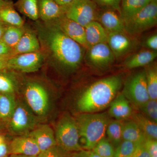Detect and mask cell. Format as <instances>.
Instances as JSON below:
<instances>
[{
  "instance_id": "e0dca14e",
  "label": "cell",
  "mask_w": 157,
  "mask_h": 157,
  "mask_svg": "<svg viewBox=\"0 0 157 157\" xmlns=\"http://www.w3.org/2000/svg\"><path fill=\"white\" fill-rule=\"evenodd\" d=\"M108 114L110 117L121 121L131 117L133 110L130 102L122 93L117 95L109 106Z\"/></svg>"
},
{
  "instance_id": "1f68e13d",
  "label": "cell",
  "mask_w": 157,
  "mask_h": 157,
  "mask_svg": "<svg viewBox=\"0 0 157 157\" xmlns=\"http://www.w3.org/2000/svg\"><path fill=\"white\" fill-rule=\"evenodd\" d=\"M92 151L102 157H113L115 152L114 147L106 137L100 140Z\"/></svg>"
},
{
  "instance_id": "ba28073f",
  "label": "cell",
  "mask_w": 157,
  "mask_h": 157,
  "mask_svg": "<svg viewBox=\"0 0 157 157\" xmlns=\"http://www.w3.org/2000/svg\"><path fill=\"white\" fill-rule=\"evenodd\" d=\"M98 10L94 0H73L67 6L65 15L85 27L96 21Z\"/></svg>"
},
{
  "instance_id": "c3c4849f",
  "label": "cell",
  "mask_w": 157,
  "mask_h": 157,
  "mask_svg": "<svg viewBox=\"0 0 157 157\" xmlns=\"http://www.w3.org/2000/svg\"><path fill=\"white\" fill-rule=\"evenodd\" d=\"M3 123L2 122H1L0 121V132H1V130H2V124ZM1 134V133H0Z\"/></svg>"
},
{
  "instance_id": "603a6c76",
  "label": "cell",
  "mask_w": 157,
  "mask_h": 157,
  "mask_svg": "<svg viewBox=\"0 0 157 157\" xmlns=\"http://www.w3.org/2000/svg\"><path fill=\"white\" fill-rule=\"evenodd\" d=\"M131 117L143 132L146 138L157 140V123L149 119L140 112L133 111Z\"/></svg>"
},
{
  "instance_id": "f6af8a7d",
  "label": "cell",
  "mask_w": 157,
  "mask_h": 157,
  "mask_svg": "<svg viewBox=\"0 0 157 157\" xmlns=\"http://www.w3.org/2000/svg\"><path fill=\"white\" fill-rule=\"evenodd\" d=\"M6 26H7V25L3 23L1 21H0V40H1V39H2Z\"/></svg>"
},
{
  "instance_id": "b9f144b4",
  "label": "cell",
  "mask_w": 157,
  "mask_h": 157,
  "mask_svg": "<svg viewBox=\"0 0 157 157\" xmlns=\"http://www.w3.org/2000/svg\"><path fill=\"white\" fill-rule=\"evenodd\" d=\"M14 55L10 54L0 56V70L7 69L8 61Z\"/></svg>"
},
{
  "instance_id": "7bdbcfd3",
  "label": "cell",
  "mask_w": 157,
  "mask_h": 157,
  "mask_svg": "<svg viewBox=\"0 0 157 157\" xmlns=\"http://www.w3.org/2000/svg\"><path fill=\"white\" fill-rule=\"evenodd\" d=\"M56 2L63 7H67L73 0H54Z\"/></svg>"
},
{
  "instance_id": "4316f807",
  "label": "cell",
  "mask_w": 157,
  "mask_h": 157,
  "mask_svg": "<svg viewBox=\"0 0 157 157\" xmlns=\"http://www.w3.org/2000/svg\"><path fill=\"white\" fill-rule=\"evenodd\" d=\"M25 30L24 26L7 25L1 40L13 50Z\"/></svg>"
},
{
  "instance_id": "e575fe53",
  "label": "cell",
  "mask_w": 157,
  "mask_h": 157,
  "mask_svg": "<svg viewBox=\"0 0 157 157\" xmlns=\"http://www.w3.org/2000/svg\"><path fill=\"white\" fill-rule=\"evenodd\" d=\"M68 153L56 144L46 150L40 152L36 157H69Z\"/></svg>"
},
{
  "instance_id": "7dc6e473",
  "label": "cell",
  "mask_w": 157,
  "mask_h": 157,
  "mask_svg": "<svg viewBox=\"0 0 157 157\" xmlns=\"http://www.w3.org/2000/svg\"><path fill=\"white\" fill-rule=\"evenodd\" d=\"M8 157H36V156H30L21 155H10Z\"/></svg>"
},
{
  "instance_id": "2e32d148",
  "label": "cell",
  "mask_w": 157,
  "mask_h": 157,
  "mask_svg": "<svg viewBox=\"0 0 157 157\" xmlns=\"http://www.w3.org/2000/svg\"><path fill=\"white\" fill-rule=\"evenodd\" d=\"M28 135L36 141L40 152L46 150L57 144L53 129L46 124L36 127Z\"/></svg>"
},
{
  "instance_id": "d4e9b609",
  "label": "cell",
  "mask_w": 157,
  "mask_h": 157,
  "mask_svg": "<svg viewBox=\"0 0 157 157\" xmlns=\"http://www.w3.org/2000/svg\"><path fill=\"white\" fill-rule=\"evenodd\" d=\"M17 101L14 94L0 93V121L8 122L14 113Z\"/></svg>"
},
{
  "instance_id": "6da1fadb",
  "label": "cell",
  "mask_w": 157,
  "mask_h": 157,
  "mask_svg": "<svg viewBox=\"0 0 157 157\" xmlns=\"http://www.w3.org/2000/svg\"><path fill=\"white\" fill-rule=\"evenodd\" d=\"M46 24L38 29L39 42L59 66L67 70H76L83 59V47L56 27Z\"/></svg>"
},
{
  "instance_id": "8fae6325",
  "label": "cell",
  "mask_w": 157,
  "mask_h": 157,
  "mask_svg": "<svg viewBox=\"0 0 157 157\" xmlns=\"http://www.w3.org/2000/svg\"><path fill=\"white\" fill-rule=\"evenodd\" d=\"M87 49L85 59L89 64L94 67H107L115 60V56L107 42L93 45Z\"/></svg>"
},
{
  "instance_id": "5b68a950",
  "label": "cell",
  "mask_w": 157,
  "mask_h": 157,
  "mask_svg": "<svg viewBox=\"0 0 157 157\" xmlns=\"http://www.w3.org/2000/svg\"><path fill=\"white\" fill-rule=\"evenodd\" d=\"M157 23V4L151 2L139 12L124 21L125 31L137 35L152 28Z\"/></svg>"
},
{
  "instance_id": "8992f818",
  "label": "cell",
  "mask_w": 157,
  "mask_h": 157,
  "mask_svg": "<svg viewBox=\"0 0 157 157\" xmlns=\"http://www.w3.org/2000/svg\"><path fill=\"white\" fill-rule=\"evenodd\" d=\"M8 128L11 133L18 135L28 134L36 127V114L27 104L17 102L16 108L8 122Z\"/></svg>"
},
{
  "instance_id": "cb8c5ba5",
  "label": "cell",
  "mask_w": 157,
  "mask_h": 157,
  "mask_svg": "<svg viewBox=\"0 0 157 157\" xmlns=\"http://www.w3.org/2000/svg\"><path fill=\"white\" fill-rule=\"evenodd\" d=\"M122 139L139 145L144 143L146 137L137 124L132 120L123 123Z\"/></svg>"
},
{
  "instance_id": "f907efd6",
  "label": "cell",
  "mask_w": 157,
  "mask_h": 157,
  "mask_svg": "<svg viewBox=\"0 0 157 157\" xmlns=\"http://www.w3.org/2000/svg\"><path fill=\"white\" fill-rule=\"evenodd\" d=\"M132 155H132L126 157H132Z\"/></svg>"
},
{
  "instance_id": "83f0119b",
  "label": "cell",
  "mask_w": 157,
  "mask_h": 157,
  "mask_svg": "<svg viewBox=\"0 0 157 157\" xmlns=\"http://www.w3.org/2000/svg\"><path fill=\"white\" fill-rule=\"evenodd\" d=\"M14 7L20 12L32 20L39 18L38 0H17Z\"/></svg>"
},
{
  "instance_id": "484cf974",
  "label": "cell",
  "mask_w": 157,
  "mask_h": 157,
  "mask_svg": "<svg viewBox=\"0 0 157 157\" xmlns=\"http://www.w3.org/2000/svg\"><path fill=\"white\" fill-rule=\"evenodd\" d=\"M151 2V0H121V15L123 21L129 19Z\"/></svg>"
},
{
  "instance_id": "ffe728a7",
  "label": "cell",
  "mask_w": 157,
  "mask_h": 157,
  "mask_svg": "<svg viewBox=\"0 0 157 157\" xmlns=\"http://www.w3.org/2000/svg\"><path fill=\"white\" fill-rule=\"evenodd\" d=\"M84 28L86 48L97 44L107 42L108 33L98 21H91Z\"/></svg>"
},
{
  "instance_id": "60d3db41",
  "label": "cell",
  "mask_w": 157,
  "mask_h": 157,
  "mask_svg": "<svg viewBox=\"0 0 157 157\" xmlns=\"http://www.w3.org/2000/svg\"><path fill=\"white\" fill-rule=\"evenodd\" d=\"M13 54V50L0 40V56L6 55Z\"/></svg>"
},
{
  "instance_id": "9a60e30c",
  "label": "cell",
  "mask_w": 157,
  "mask_h": 157,
  "mask_svg": "<svg viewBox=\"0 0 157 157\" xmlns=\"http://www.w3.org/2000/svg\"><path fill=\"white\" fill-rule=\"evenodd\" d=\"M107 43L115 58L126 55L133 45V42L126 33H109Z\"/></svg>"
},
{
  "instance_id": "7402d4cb",
  "label": "cell",
  "mask_w": 157,
  "mask_h": 157,
  "mask_svg": "<svg viewBox=\"0 0 157 157\" xmlns=\"http://www.w3.org/2000/svg\"><path fill=\"white\" fill-rule=\"evenodd\" d=\"M157 57V51L147 49L140 51L127 58L124 66L129 69L146 67L154 62Z\"/></svg>"
},
{
  "instance_id": "3957f363",
  "label": "cell",
  "mask_w": 157,
  "mask_h": 157,
  "mask_svg": "<svg viewBox=\"0 0 157 157\" xmlns=\"http://www.w3.org/2000/svg\"><path fill=\"white\" fill-rule=\"evenodd\" d=\"M108 113H82L76 118L80 143L84 150H92L106 136V130L111 120Z\"/></svg>"
},
{
  "instance_id": "7c38bea8",
  "label": "cell",
  "mask_w": 157,
  "mask_h": 157,
  "mask_svg": "<svg viewBox=\"0 0 157 157\" xmlns=\"http://www.w3.org/2000/svg\"><path fill=\"white\" fill-rule=\"evenodd\" d=\"M56 27L71 39L86 48L85 28L63 15L56 19L45 22Z\"/></svg>"
},
{
  "instance_id": "d590c367",
  "label": "cell",
  "mask_w": 157,
  "mask_h": 157,
  "mask_svg": "<svg viewBox=\"0 0 157 157\" xmlns=\"http://www.w3.org/2000/svg\"><path fill=\"white\" fill-rule=\"evenodd\" d=\"M99 8H111L121 14V0H94Z\"/></svg>"
},
{
  "instance_id": "44dd1931",
  "label": "cell",
  "mask_w": 157,
  "mask_h": 157,
  "mask_svg": "<svg viewBox=\"0 0 157 157\" xmlns=\"http://www.w3.org/2000/svg\"><path fill=\"white\" fill-rule=\"evenodd\" d=\"M39 38L34 32L26 29L24 33L13 50V55L30 53L40 51Z\"/></svg>"
},
{
  "instance_id": "8d00e7d4",
  "label": "cell",
  "mask_w": 157,
  "mask_h": 157,
  "mask_svg": "<svg viewBox=\"0 0 157 157\" xmlns=\"http://www.w3.org/2000/svg\"><path fill=\"white\" fill-rule=\"evenodd\" d=\"M144 147L151 157L157 155V140L146 138L144 143Z\"/></svg>"
},
{
  "instance_id": "7a4b0ae2",
  "label": "cell",
  "mask_w": 157,
  "mask_h": 157,
  "mask_svg": "<svg viewBox=\"0 0 157 157\" xmlns=\"http://www.w3.org/2000/svg\"><path fill=\"white\" fill-rule=\"evenodd\" d=\"M123 84L120 75L102 78L94 82L85 90L76 103L82 113H98L109 107Z\"/></svg>"
},
{
  "instance_id": "681fc988",
  "label": "cell",
  "mask_w": 157,
  "mask_h": 157,
  "mask_svg": "<svg viewBox=\"0 0 157 157\" xmlns=\"http://www.w3.org/2000/svg\"><path fill=\"white\" fill-rule=\"evenodd\" d=\"M151 2L155 3H157V0H151Z\"/></svg>"
},
{
  "instance_id": "f1b7e54d",
  "label": "cell",
  "mask_w": 157,
  "mask_h": 157,
  "mask_svg": "<svg viewBox=\"0 0 157 157\" xmlns=\"http://www.w3.org/2000/svg\"><path fill=\"white\" fill-rule=\"evenodd\" d=\"M123 123L121 121L111 120L107 125L106 132L107 139L115 148L123 140Z\"/></svg>"
},
{
  "instance_id": "4fadbf2b",
  "label": "cell",
  "mask_w": 157,
  "mask_h": 157,
  "mask_svg": "<svg viewBox=\"0 0 157 157\" xmlns=\"http://www.w3.org/2000/svg\"><path fill=\"white\" fill-rule=\"evenodd\" d=\"M96 21L103 26L108 33H126L120 13L115 9L98 8Z\"/></svg>"
},
{
  "instance_id": "ab89813d",
  "label": "cell",
  "mask_w": 157,
  "mask_h": 157,
  "mask_svg": "<svg viewBox=\"0 0 157 157\" xmlns=\"http://www.w3.org/2000/svg\"><path fill=\"white\" fill-rule=\"evenodd\" d=\"M132 157H151V156L143 143L138 145Z\"/></svg>"
},
{
  "instance_id": "836d02e7",
  "label": "cell",
  "mask_w": 157,
  "mask_h": 157,
  "mask_svg": "<svg viewBox=\"0 0 157 157\" xmlns=\"http://www.w3.org/2000/svg\"><path fill=\"white\" fill-rule=\"evenodd\" d=\"M137 146L136 144L131 141L123 140L116 148L113 157H126L132 155Z\"/></svg>"
},
{
  "instance_id": "ee69618b",
  "label": "cell",
  "mask_w": 157,
  "mask_h": 157,
  "mask_svg": "<svg viewBox=\"0 0 157 157\" xmlns=\"http://www.w3.org/2000/svg\"><path fill=\"white\" fill-rule=\"evenodd\" d=\"M69 157H87L85 150H83L81 151L74 152L73 155Z\"/></svg>"
},
{
  "instance_id": "d6986e66",
  "label": "cell",
  "mask_w": 157,
  "mask_h": 157,
  "mask_svg": "<svg viewBox=\"0 0 157 157\" xmlns=\"http://www.w3.org/2000/svg\"><path fill=\"white\" fill-rule=\"evenodd\" d=\"M0 21L7 25L23 27L24 25L11 0H0Z\"/></svg>"
},
{
  "instance_id": "74e56055",
  "label": "cell",
  "mask_w": 157,
  "mask_h": 157,
  "mask_svg": "<svg viewBox=\"0 0 157 157\" xmlns=\"http://www.w3.org/2000/svg\"><path fill=\"white\" fill-rule=\"evenodd\" d=\"M143 45L147 49L157 51V35L156 34L152 35L145 39Z\"/></svg>"
},
{
  "instance_id": "4dcf8cb0",
  "label": "cell",
  "mask_w": 157,
  "mask_h": 157,
  "mask_svg": "<svg viewBox=\"0 0 157 157\" xmlns=\"http://www.w3.org/2000/svg\"><path fill=\"white\" fill-rule=\"evenodd\" d=\"M17 90L16 81L8 69L0 70V93L15 94Z\"/></svg>"
},
{
  "instance_id": "f546056e",
  "label": "cell",
  "mask_w": 157,
  "mask_h": 157,
  "mask_svg": "<svg viewBox=\"0 0 157 157\" xmlns=\"http://www.w3.org/2000/svg\"><path fill=\"white\" fill-rule=\"evenodd\" d=\"M147 86L150 99L157 100V68L156 63H152L146 66Z\"/></svg>"
},
{
  "instance_id": "277c9868",
  "label": "cell",
  "mask_w": 157,
  "mask_h": 157,
  "mask_svg": "<svg viewBox=\"0 0 157 157\" xmlns=\"http://www.w3.org/2000/svg\"><path fill=\"white\" fill-rule=\"evenodd\" d=\"M57 145L67 153L83 150L80 143V137L76 118L65 114L57 124L55 132Z\"/></svg>"
},
{
  "instance_id": "5bb4252c",
  "label": "cell",
  "mask_w": 157,
  "mask_h": 157,
  "mask_svg": "<svg viewBox=\"0 0 157 157\" xmlns=\"http://www.w3.org/2000/svg\"><path fill=\"white\" fill-rule=\"evenodd\" d=\"M9 155L37 156L40 152L36 141L28 134L15 137L9 142Z\"/></svg>"
},
{
  "instance_id": "52a82bcc",
  "label": "cell",
  "mask_w": 157,
  "mask_h": 157,
  "mask_svg": "<svg viewBox=\"0 0 157 157\" xmlns=\"http://www.w3.org/2000/svg\"><path fill=\"white\" fill-rule=\"evenodd\" d=\"M122 93L137 108L148 101L150 98L145 70L130 76L125 82Z\"/></svg>"
},
{
  "instance_id": "f35d334b",
  "label": "cell",
  "mask_w": 157,
  "mask_h": 157,
  "mask_svg": "<svg viewBox=\"0 0 157 157\" xmlns=\"http://www.w3.org/2000/svg\"><path fill=\"white\" fill-rule=\"evenodd\" d=\"M9 143L5 135L0 134V157H8L9 153Z\"/></svg>"
},
{
  "instance_id": "ac0fdd59",
  "label": "cell",
  "mask_w": 157,
  "mask_h": 157,
  "mask_svg": "<svg viewBox=\"0 0 157 157\" xmlns=\"http://www.w3.org/2000/svg\"><path fill=\"white\" fill-rule=\"evenodd\" d=\"M39 18L45 22L64 15L67 7H63L54 0H38Z\"/></svg>"
},
{
  "instance_id": "bcb514c9",
  "label": "cell",
  "mask_w": 157,
  "mask_h": 157,
  "mask_svg": "<svg viewBox=\"0 0 157 157\" xmlns=\"http://www.w3.org/2000/svg\"><path fill=\"white\" fill-rule=\"evenodd\" d=\"M85 151L87 157H102L94 152L92 150H85Z\"/></svg>"
},
{
  "instance_id": "30bf717a",
  "label": "cell",
  "mask_w": 157,
  "mask_h": 157,
  "mask_svg": "<svg viewBox=\"0 0 157 157\" xmlns=\"http://www.w3.org/2000/svg\"><path fill=\"white\" fill-rule=\"evenodd\" d=\"M44 59V55L40 51L13 56L8 61L7 69L23 73H33L41 67Z\"/></svg>"
},
{
  "instance_id": "9c48e42d",
  "label": "cell",
  "mask_w": 157,
  "mask_h": 157,
  "mask_svg": "<svg viewBox=\"0 0 157 157\" xmlns=\"http://www.w3.org/2000/svg\"><path fill=\"white\" fill-rule=\"evenodd\" d=\"M26 104L36 115H45L49 109V97L45 88L36 82H29L24 90Z\"/></svg>"
},
{
  "instance_id": "d6a6232c",
  "label": "cell",
  "mask_w": 157,
  "mask_h": 157,
  "mask_svg": "<svg viewBox=\"0 0 157 157\" xmlns=\"http://www.w3.org/2000/svg\"><path fill=\"white\" fill-rule=\"evenodd\" d=\"M140 113L157 123V100L149 99L137 108Z\"/></svg>"
}]
</instances>
